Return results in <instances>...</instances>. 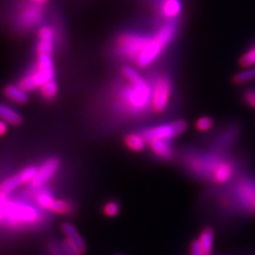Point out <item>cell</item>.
<instances>
[{"label": "cell", "instance_id": "cell-2", "mask_svg": "<svg viewBox=\"0 0 255 255\" xmlns=\"http://www.w3.org/2000/svg\"><path fill=\"white\" fill-rule=\"evenodd\" d=\"M179 22L177 20L165 21L151 37L149 44L135 62L137 67L147 68L161 57V54L169 47L178 33Z\"/></svg>", "mask_w": 255, "mask_h": 255}, {"label": "cell", "instance_id": "cell-32", "mask_svg": "<svg viewBox=\"0 0 255 255\" xmlns=\"http://www.w3.org/2000/svg\"><path fill=\"white\" fill-rule=\"evenodd\" d=\"M48 249H49L51 255H65L63 251L62 245H60V243L57 241L49 242V244H48Z\"/></svg>", "mask_w": 255, "mask_h": 255}, {"label": "cell", "instance_id": "cell-31", "mask_svg": "<svg viewBox=\"0 0 255 255\" xmlns=\"http://www.w3.org/2000/svg\"><path fill=\"white\" fill-rule=\"evenodd\" d=\"M244 101L248 105L250 108L255 109V90L248 89L244 92Z\"/></svg>", "mask_w": 255, "mask_h": 255}, {"label": "cell", "instance_id": "cell-30", "mask_svg": "<svg viewBox=\"0 0 255 255\" xmlns=\"http://www.w3.org/2000/svg\"><path fill=\"white\" fill-rule=\"evenodd\" d=\"M61 245H62V248H63V251H64V253H65V255H81L80 254V252L77 250L76 247L69 241H67L66 238L63 239Z\"/></svg>", "mask_w": 255, "mask_h": 255}, {"label": "cell", "instance_id": "cell-8", "mask_svg": "<svg viewBox=\"0 0 255 255\" xmlns=\"http://www.w3.org/2000/svg\"><path fill=\"white\" fill-rule=\"evenodd\" d=\"M61 162L57 157H50L39 167L34 179L31 182V186L33 188H41L49 181L53 175L57 173L60 168Z\"/></svg>", "mask_w": 255, "mask_h": 255}, {"label": "cell", "instance_id": "cell-20", "mask_svg": "<svg viewBox=\"0 0 255 255\" xmlns=\"http://www.w3.org/2000/svg\"><path fill=\"white\" fill-rule=\"evenodd\" d=\"M21 185V182L19 178L17 177V174L14 175V177H11L9 179L4 180L1 184H0V193L3 195H7L12 193L13 190H15L18 186Z\"/></svg>", "mask_w": 255, "mask_h": 255}, {"label": "cell", "instance_id": "cell-35", "mask_svg": "<svg viewBox=\"0 0 255 255\" xmlns=\"http://www.w3.org/2000/svg\"><path fill=\"white\" fill-rule=\"evenodd\" d=\"M6 132H7V124L3 122L2 119H0V137L3 136Z\"/></svg>", "mask_w": 255, "mask_h": 255}, {"label": "cell", "instance_id": "cell-23", "mask_svg": "<svg viewBox=\"0 0 255 255\" xmlns=\"http://www.w3.org/2000/svg\"><path fill=\"white\" fill-rule=\"evenodd\" d=\"M53 197L48 190H41L37 194L35 201L39 207H42L44 210H49V207L53 201Z\"/></svg>", "mask_w": 255, "mask_h": 255}, {"label": "cell", "instance_id": "cell-9", "mask_svg": "<svg viewBox=\"0 0 255 255\" xmlns=\"http://www.w3.org/2000/svg\"><path fill=\"white\" fill-rule=\"evenodd\" d=\"M182 10V0H158L157 2V12L165 21L177 20Z\"/></svg>", "mask_w": 255, "mask_h": 255}, {"label": "cell", "instance_id": "cell-5", "mask_svg": "<svg viewBox=\"0 0 255 255\" xmlns=\"http://www.w3.org/2000/svg\"><path fill=\"white\" fill-rule=\"evenodd\" d=\"M187 130V124L183 119H178L172 123H166L158 125L149 129L142 130V136L146 138L147 142L152 139H166L172 140L173 138L180 136Z\"/></svg>", "mask_w": 255, "mask_h": 255}, {"label": "cell", "instance_id": "cell-13", "mask_svg": "<svg viewBox=\"0 0 255 255\" xmlns=\"http://www.w3.org/2000/svg\"><path fill=\"white\" fill-rule=\"evenodd\" d=\"M43 16V10L39 4H35L27 7L19 15V23L22 27H32L39 21Z\"/></svg>", "mask_w": 255, "mask_h": 255}, {"label": "cell", "instance_id": "cell-17", "mask_svg": "<svg viewBox=\"0 0 255 255\" xmlns=\"http://www.w3.org/2000/svg\"><path fill=\"white\" fill-rule=\"evenodd\" d=\"M0 119L12 126H19L22 123V117L18 112L2 103H0Z\"/></svg>", "mask_w": 255, "mask_h": 255}, {"label": "cell", "instance_id": "cell-38", "mask_svg": "<svg viewBox=\"0 0 255 255\" xmlns=\"http://www.w3.org/2000/svg\"><path fill=\"white\" fill-rule=\"evenodd\" d=\"M117 255H123V254H117Z\"/></svg>", "mask_w": 255, "mask_h": 255}, {"label": "cell", "instance_id": "cell-36", "mask_svg": "<svg viewBox=\"0 0 255 255\" xmlns=\"http://www.w3.org/2000/svg\"><path fill=\"white\" fill-rule=\"evenodd\" d=\"M31 1L33 2L34 4H39V5H42V4L47 3V2H48V0H31Z\"/></svg>", "mask_w": 255, "mask_h": 255}, {"label": "cell", "instance_id": "cell-4", "mask_svg": "<svg viewBox=\"0 0 255 255\" xmlns=\"http://www.w3.org/2000/svg\"><path fill=\"white\" fill-rule=\"evenodd\" d=\"M151 37L152 36L137 33H125L119 35L116 41L117 51L123 58L135 63L149 44Z\"/></svg>", "mask_w": 255, "mask_h": 255}, {"label": "cell", "instance_id": "cell-37", "mask_svg": "<svg viewBox=\"0 0 255 255\" xmlns=\"http://www.w3.org/2000/svg\"><path fill=\"white\" fill-rule=\"evenodd\" d=\"M250 201H251V205H252V207H253V209L255 210V195L251 198V200H250Z\"/></svg>", "mask_w": 255, "mask_h": 255}, {"label": "cell", "instance_id": "cell-27", "mask_svg": "<svg viewBox=\"0 0 255 255\" xmlns=\"http://www.w3.org/2000/svg\"><path fill=\"white\" fill-rule=\"evenodd\" d=\"M37 69H53V63L51 55L49 54H39L37 55Z\"/></svg>", "mask_w": 255, "mask_h": 255}, {"label": "cell", "instance_id": "cell-12", "mask_svg": "<svg viewBox=\"0 0 255 255\" xmlns=\"http://www.w3.org/2000/svg\"><path fill=\"white\" fill-rule=\"evenodd\" d=\"M61 230L64 235H65V238L76 247L80 254H84L86 251V245L81 234L78 232V230L75 228V226L71 225L70 222H63L61 226Z\"/></svg>", "mask_w": 255, "mask_h": 255}, {"label": "cell", "instance_id": "cell-16", "mask_svg": "<svg viewBox=\"0 0 255 255\" xmlns=\"http://www.w3.org/2000/svg\"><path fill=\"white\" fill-rule=\"evenodd\" d=\"M125 145L127 146V148H129L131 151H133V152H141V151L145 150L148 142L146 138L142 136L141 132H135L126 135Z\"/></svg>", "mask_w": 255, "mask_h": 255}, {"label": "cell", "instance_id": "cell-24", "mask_svg": "<svg viewBox=\"0 0 255 255\" xmlns=\"http://www.w3.org/2000/svg\"><path fill=\"white\" fill-rule=\"evenodd\" d=\"M38 167L36 166H28L26 168H23L18 174L17 177L19 178L21 184H26V183H31L32 180L34 179V177L37 173Z\"/></svg>", "mask_w": 255, "mask_h": 255}, {"label": "cell", "instance_id": "cell-18", "mask_svg": "<svg viewBox=\"0 0 255 255\" xmlns=\"http://www.w3.org/2000/svg\"><path fill=\"white\" fill-rule=\"evenodd\" d=\"M253 80H255V66L248 67L245 70L241 71V73H237L233 77L232 81L236 85H241V84L251 82Z\"/></svg>", "mask_w": 255, "mask_h": 255}, {"label": "cell", "instance_id": "cell-25", "mask_svg": "<svg viewBox=\"0 0 255 255\" xmlns=\"http://www.w3.org/2000/svg\"><path fill=\"white\" fill-rule=\"evenodd\" d=\"M213 127H214V121L210 116H202L200 118H198L195 124L196 130L199 132H207L210 131Z\"/></svg>", "mask_w": 255, "mask_h": 255}, {"label": "cell", "instance_id": "cell-26", "mask_svg": "<svg viewBox=\"0 0 255 255\" xmlns=\"http://www.w3.org/2000/svg\"><path fill=\"white\" fill-rule=\"evenodd\" d=\"M121 212V205L116 201H109L103 206V214L108 218H114Z\"/></svg>", "mask_w": 255, "mask_h": 255}, {"label": "cell", "instance_id": "cell-29", "mask_svg": "<svg viewBox=\"0 0 255 255\" xmlns=\"http://www.w3.org/2000/svg\"><path fill=\"white\" fill-rule=\"evenodd\" d=\"M37 55L39 54H49L51 55L53 51V42H46V41H39L36 46Z\"/></svg>", "mask_w": 255, "mask_h": 255}, {"label": "cell", "instance_id": "cell-3", "mask_svg": "<svg viewBox=\"0 0 255 255\" xmlns=\"http://www.w3.org/2000/svg\"><path fill=\"white\" fill-rule=\"evenodd\" d=\"M172 95V81L167 74L158 75L151 84V109L156 114H163L169 106Z\"/></svg>", "mask_w": 255, "mask_h": 255}, {"label": "cell", "instance_id": "cell-22", "mask_svg": "<svg viewBox=\"0 0 255 255\" xmlns=\"http://www.w3.org/2000/svg\"><path fill=\"white\" fill-rule=\"evenodd\" d=\"M238 64L241 67L248 68L255 66V44L251 46L241 58H239Z\"/></svg>", "mask_w": 255, "mask_h": 255}, {"label": "cell", "instance_id": "cell-33", "mask_svg": "<svg viewBox=\"0 0 255 255\" xmlns=\"http://www.w3.org/2000/svg\"><path fill=\"white\" fill-rule=\"evenodd\" d=\"M6 195L0 193V222L5 219V205H6Z\"/></svg>", "mask_w": 255, "mask_h": 255}, {"label": "cell", "instance_id": "cell-14", "mask_svg": "<svg viewBox=\"0 0 255 255\" xmlns=\"http://www.w3.org/2000/svg\"><path fill=\"white\" fill-rule=\"evenodd\" d=\"M214 237L215 232L212 227H205L198 238L199 246H200L203 255H212L214 248Z\"/></svg>", "mask_w": 255, "mask_h": 255}, {"label": "cell", "instance_id": "cell-1", "mask_svg": "<svg viewBox=\"0 0 255 255\" xmlns=\"http://www.w3.org/2000/svg\"><path fill=\"white\" fill-rule=\"evenodd\" d=\"M122 73L129 82L123 93L125 105L134 113H141L151 106V85L132 67H124Z\"/></svg>", "mask_w": 255, "mask_h": 255}, {"label": "cell", "instance_id": "cell-28", "mask_svg": "<svg viewBox=\"0 0 255 255\" xmlns=\"http://www.w3.org/2000/svg\"><path fill=\"white\" fill-rule=\"evenodd\" d=\"M38 38L39 41H46V42H53L54 38V31L51 27L44 26L38 30Z\"/></svg>", "mask_w": 255, "mask_h": 255}, {"label": "cell", "instance_id": "cell-11", "mask_svg": "<svg viewBox=\"0 0 255 255\" xmlns=\"http://www.w3.org/2000/svg\"><path fill=\"white\" fill-rule=\"evenodd\" d=\"M148 146L153 154L162 161H170L174 155V148L171 140L152 139L148 141Z\"/></svg>", "mask_w": 255, "mask_h": 255}, {"label": "cell", "instance_id": "cell-7", "mask_svg": "<svg viewBox=\"0 0 255 255\" xmlns=\"http://www.w3.org/2000/svg\"><path fill=\"white\" fill-rule=\"evenodd\" d=\"M53 78L54 69H36L33 73L23 77L20 80L19 86L22 87L25 91L30 92L36 89H41L42 85L50 81V80H53Z\"/></svg>", "mask_w": 255, "mask_h": 255}, {"label": "cell", "instance_id": "cell-21", "mask_svg": "<svg viewBox=\"0 0 255 255\" xmlns=\"http://www.w3.org/2000/svg\"><path fill=\"white\" fill-rule=\"evenodd\" d=\"M58 83L54 81V80H50V81L46 82L44 85L41 86V94L43 97L47 100L53 99L55 96L58 95Z\"/></svg>", "mask_w": 255, "mask_h": 255}, {"label": "cell", "instance_id": "cell-6", "mask_svg": "<svg viewBox=\"0 0 255 255\" xmlns=\"http://www.w3.org/2000/svg\"><path fill=\"white\" fill-rule=\"evenodd\" d=\"M5 218L14 223H34L38 220L39 215L35 207L31 205L7 202L5 205Z\"/></svg>", "mask_w": 255, "mask_h": 255}, {"label": "cell", "instance_id": "cell-15", "mask_svg": "<svg viewBox=\"0 0 255 255\" xmlns=\"http://www.w3.org/2000/svg\"><path fill=\"white\" fill-rule=\"evenodd\" d=\"M28 92L25 91L19 85H7L4 87L3 94L7 99L12 100L15 103L18 105H25L29 100V96L27 94Z\"/></svg>", "mask_w": 255, "mask_h": 255}, {"label": "cell", "instance_id": "cell-10", "mask_svg": "<svg viewBox=\"0 0 255 255\" xmlns=\"http://www.w3.org/2000/svg\"><path fill=\"white\" fill-rule=\"evenodd\" d=\"M234 164L230 159L220 158V161L215 167V169L211 175V179L216 184H225L232 178L234 173Z\"/></svg>", "mask_w": 255, "mask_h": 255}, {"label": "cell", "instance_id": "cell-19", "mask_svg": "<svg viewBox=\"0 0 255 255\" xmlns=\"http://www.w3.org/2000/svg\"><path fill=\"white\" fill-rule=\"evenodd\" d=\"M71 210H73V206H71V204L68 201L57 200V199H53V201L48 211H50L55 214L66 215V214H69L71 212Z\"/></svg>", "mask_w": 255, "mask_h": 255}, {"label": "cell", "instance_id": "cell-34", "mask_svg": "<svg viewBox=\"0 0 255 255\" xmlns=\"http://www.w3.org/2000/svg\"><path fill=\"white\" fill-rule=\"evenodd\" d=\"M190 255H203L200 246H199L198 239H194L190 243Z\"/></svg>", "mask_w": 255, "mask_h": 255}]
</instances>
